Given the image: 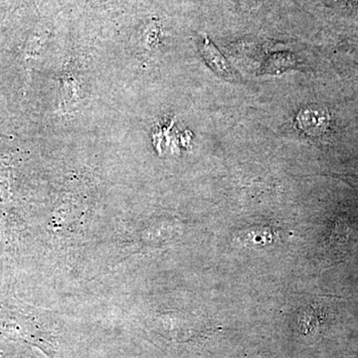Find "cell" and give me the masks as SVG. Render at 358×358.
Here are the masks:
<instances>
[{
  "label": "cell",
  "instance_id": "obj_1",
  "mask_svg": "<svg viewBox=\"0 0 358 358\" xmlns=\"http://www.w3.org/2000/svg\"><path fill=\"white\" fill-rule=\"evenodd\" d=\"M299 128L310 136H320L327 129L329 115L326 110L308 108L301 110L298 117Z\"/></svg>",
  "mask_w": 358,
  "mask_h": 358
},
{
  "label": "cell",
  "instance_id": "obj_2",
  "mask_svg": "<svg viewBox=\"0 0 358 358\" xmlns=\"http://www.w3.org/2000/svg\"><path fill=\"white\" fill-rule=\"evenodd\" d=\"M202 53H203L205 60L207 61V63H208L218 74H220L221 76L230 77L231 75H232L230 66L227 64L225 59L221 56L217 49L208 41V39L205 40Z\"/></svg>",
  "mask_w": 358,
  "mask_h": 358
}]
</instances>
